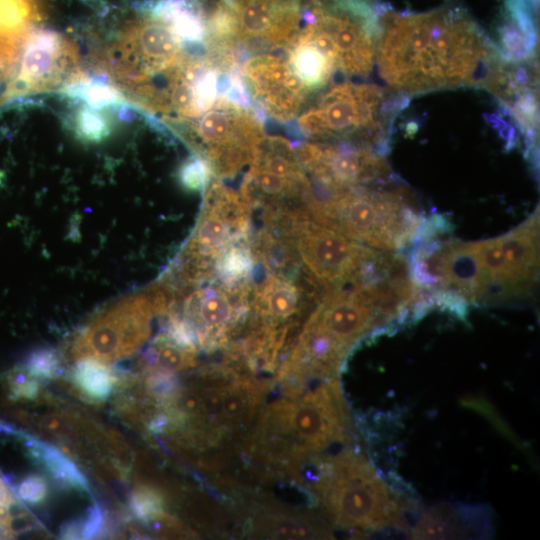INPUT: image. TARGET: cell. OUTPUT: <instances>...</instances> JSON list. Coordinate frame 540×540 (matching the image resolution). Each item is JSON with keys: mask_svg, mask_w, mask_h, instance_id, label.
Listing matches in <instances>:
<instances>
[{"mask_svg": "<svg viewBox=\"0 0 540 540\" xmlns=\"http://www.w3.org/2000/svg\"><path fill=\"white\" fill-rule=\"evenodd\" d=\"M375 60L384 81L402 94L489 89L502 62L495 43L451 4L422 13L382 10Z\"/></svg>", "mask_w": 540, "mask_h": 540, "instance_id": "cell-1", "label": "cell"}, {"mask_svg": "<svg viewBox=\"0 0 540 540\" xmlns=\"http://www.w3.org/2000/svg\"><path fill=\"white\" fill-rule=\"evenodd\" d=\"M395 99V98H394ZM374 84L344 82L330 86L301 111L293 128L315 141H347L388 150L385 126L399 103Z\"/></svg>", "mask_w": 540, "mask_h": 540, "instance_id": "cell-2", "label": "cell"}, {"mask_svg": "<svg viewBox=\"0 0 540 540\" xmlns=\"http://www.w3.org/2000/svg\"><path fill=\"white\" fill-rule=\"evenodd\" d=\"M264 117L220 94L201 115L164 124L217 179L232 178L249 166L264 138Z\"/></svg>", "mask_w": 540, "mask_h": 540, "instance_id": "cell-3", "label": "cell"}, {"mask_svg": "<svg viewBox=\"0 0 540 540\" xmlns=\"http://www.w3.org/2000/svg\"><path fill=\"white\" fill-rule=\"evenodd\" d=\"M315 489L328 513L342 527L405 530L400 516L402 503L359 453L346 450L329 459L325 475Z\"/></svg>", "mask_w": 540, "mask_h": 540, "instance_id": "cell-4", "label": "cell"}, {"mask_svg": "<svg viewBox=\"0 0 540 540\" xmlns=\"http://www.w3.org/2000/svg\"><path fill=\"white\" fill-rule=\"evenodd\" d=\"M307 0H217L206 15L207 41L216 48L272 51L298 33Z\"/></svg>", "mask_w": 540, "mask_h": 540, "instance_id": "cell-5", "label": "cell"}, {"mask_svg": "<svg viewBox=\"0 0 540 540\" xmlns=\"http://www.w3.org/2000/svg\"><path fill=\"white\" fill-rule=\"evenodd\" d=\"M266 224L279 230L285 244L302 263L304 272L328 291L348 283L369 250L317 223L304 207L273 211Z\"/></svg>", "mask_w": 540, "mask_h": 540, "instance_id": "cell-6", "label": "cell"}, {"mask_svg": "<svg viewBox=\"0 0 540 540\" xmlns=\"http://www.w3.org/2000/svg\"><path fill=\"white\" fill-rule=\"evenodd\" d=\"M168 304L161 285L122 299L84 328L74 344L75 357L106 363L132 354L147 340L153 315L165 313Z\"/></svg>", "mask_w": 540, "mask_h": 540, "instance_id": "cell-7", "label": "cell"}, {"mask_svg": "<svg viewBox=\"0 0 540 540\" xmlns=\"http://www.w3.org/2000/svg\"><path fill=\"white\" fill-rule=\"evenodd\" d=\"M305 12L330 39L338 71L365 76L372 70L382 12L373 0H307Z\"/></svg>", "mask_w": 540, "mask_h": 540, "instance_id": "cell-8", "label": "cell"}, {"mask_svg": "<svg viewBox=\"0 0 540 540\" xmlns=\"http://www.w3.org/2000/svg\"><path fill=\"white\" fill-rule=\"evenodd\" d=\"M347 415L334 380H327L297 402H278L262 418L259 437L293 436L305 456L345 441Z\"/></svg>", "mask_w": 540, "mask_h": 540, "instance_id": "cell-9", "label": "cell"}, {"mask_svg": "<svg viewBox=\"0 0 540 540\" xmlns=\"http://www.w3.org/2000/svg\"><path fill=\"white\" fill-rule=\"evenodd\" d=\"M195 284L202 286L183 299L182 312L169 314L183 322L201 347L213 348L227 340V334L250 310L252 286L230 285L221 280L214 285L210 278Z\"/></svg>", "mask_w": 540, "mask_h": 540, "instance_id": "cell-10", "label": "cell"}, {"mask_svg": "<svg viewBox=\"0 0 540 540\" xmlns=\"http://www.w3.org/2000/svg\"><path fill=\"white\" fill-rule=\"evenodd\" d=\"M240 71L253 108L280 123L297 118L311 93L285 55L257 54L246 60Z\"/></svg>", "mask_w": 540, "mask_h": 540, "instance_id": "cell-11", "label": "cell"}, {"mask_svg": "<svg viewBox=\"0 0 540 540\" xmlns=\"http://www.w3.org/2000/svg\"><path fill=\"white\" fill-rule=\"evenodd\" d=\"M306 323L323 331L346 350L378 324L372 309L350 288L329 290Z\"/></svg>", "mask_w": 540, "mask_h": 540, "instance_id": "cell-12", "label": "cell"}, {"mask_svg": "<svg viewBox=\"0 0 540 540\" xmlns=\"http://www.w3.org/2000/svg\"><path fill=\"white\" fill-rule=\"evenodd\" d=\"M270 270L271 273L265 276L260 285L251 288L250 310L262 321L260 331L285 340L286 332L278 326L286 328L294 324L295 318L302 312L304 294L307 293L294 278L292 270Z\"/></svg>", "mask_w": 540, "mask_h": 540, "instance_id": "cell-13", "label": "cell"}, {"mask_svg": "<svg viewBox=\"0 0 540 540\" xmlns=\"http://www.w3.org/2000/svg\"><path fill=\"white\" fill-rule=\"evenodd\" d=\"M491 529L487 507L438 505L423 513L412 536L421 539L483 538Z\"/></svg>", "mask_w": 540, "mask_h": 540, "instance_id": "cell-14", "label": "cell"}, {"mask_svg": "<svg viewBox=\"0 0 540 540\" xmlns=\"http://www.w3.org/2000/svg\"><path fill=\"white\" fill-rule=\"evenodd\" d=\"M539 0H505L502 23L495 44L508 63L528 62L535 57Z\"/></svg>", "mask_w": 540, "mask_h": 540, "instance_id": "cell-15", "label": "cell"}, {"mask_svg": "<svg viewBox=\"0 0 540 540\" xmlns=\"http://www.w3.org/2000/svg\"><path fill=\"white\" fill-rule=\"evenodd\" d=\"M509 281L522 292L535 278L539 265V211L500 236Z\"/></svg>", "mask_w": 540, "mask_h": 540, "instance_id": "cell-16", "label": "cell"}, {"mask_svg": "<svg viewBox=\"0 0 540 540\" xmlns=\"http://www.w3.org/2000/svg\"><path fill=\"white\" fill-rule=\"evenodd\" d=\"M285 49L290 68L310 92L325 87L338 71L330 51L306 25Z\"/></svg>", "mask_w": 540, "mask_h": 540, "instance_id": "cell-17", "label": "cell"}, {"mask_svg": "<svg viewBox=\"0 0 540 540\" xmlns=\"http://www.w3.org/2000/svg\"><path fill=\"white\" fill-rule=\"evenodd\" d=\"M483 278L476 242L448 241L445 248L443 290L455 292L468 303H476Z\"/></svg>", "mask_w": 540, "mask_h": 540, "instance_id": "cell-18", "label": "cell"}, {"mask_svg": "<svg viewBox=\"0 0 540 540\" xmlns=\"http://www.w3.org/2000/svg\"><path fill=\"white\" fill-rule=\"evenodd\" d=\"M447 242L428 240L411 252L407 261L411 282L421 290L437 292L445 286V248Z\"/></svg>", "mask_w": 540, "mask_h": 540, "instance_id": "cell-19", "label": "cell"}, {"mask_svg": "<svg viewBox=\"0 0 540 540\" xmlns=\"http://www.w3.org/2000/svg\"><path fill=\"white\" fill-rule=\"evenodd\" d=\"M43 18L37 0H0V43L23 49L28 34Z\"/></svg>", "mask_w": 540, "mask_h": 540, "instance_id": "cell-20", "label": "cell"}, {"mask_svg": "<svg viewBox=\"0 0 540 540\" xmlns=\"http://www.w3.org/2000/svg\"><path fill=\"white\" fill-rule=\"evenodd\" d=\"M195 354V347L178 342L166 331L154 339L144 356V362L154 372L171 374L192 366Z\"/></svg>", "mask_w": 540, "mask_h": 540, "instance_id": "cell-21", "label": "cell"}, {"mask_svg": "<svg viewBox=\"0 0 540 540\" xmlns=\"http://www.w3.org/2000/svg\"><path fill=\"white\" fill-rule=\"evenodd\" d=\"M31 456L43 463L53 477L74 488L87 490L88 481L81 471L56 448L35 440L29 435H22Z\"/></svg>", "mask_w": 540, "mask_h": 540, "instance_id": "cell-22", "label": "cell"}, {"mask_svg": "<svg viewBox=\"0 0 540 540\" xmlns=\"http://www.w3.org/2000/svg\"><path fill=\"white\" fill-rule=\"evenodd\" d=\"M78 388L94 400H105L113 389L114 375L108 366L97 359L81 358L74 370Z\"/></svg>", "mask_w": 540, "mask_h": 540, "instance_id": "cell-23", "label": "cell"}, {"mask_svg": "<svg viewBox=\"0 0 540 540\" xmlns=\"http://www.w3.org/2000/svg\"><path fill=\"white\" fill-rule=\"evenodd\" d=\"M257 400L251 384L239 382L222 387L223 424L238 425L251 416Z\"/></svg>", "mask_w": 540, "mask_h": 540, "instance_id": "cell-24", "label": "cell"}, {"mask_svg": "<svg viewBox=\"0 0 540 540\" xmlns=\"http://www.w3.org/2000/svg\"><path fill=\"white\" fill-rule=\"evenodd\" d=\"M132 512L141 520L155 519L163 512V500L156 490L140 486L131 495Z\"/></svg>", "mask_w": 540, "mask_h": 540, "instance_id": "cell-25", "label": "cell"}, {"mask_svg": "<svg viewBox=\"0 0 540 540\" xmlns=\"http://www.w3.org/2000/svg\"><path fill=\"white\" fill-rule=\"evenodd\" d=\"M25 369L35 378H53L60 372V357L53 349H38L28 356Z\"/></svg>", "mask_w": 540, "mask_h": 540, "instance_id": "cell-26", "label": "cell"}, {"mask_svg": "<svg viewBox=\"0 0 540 540\" xmlns=\"http://www.w3.org/2000/svg\"><path fill=\"white\" fill-rule=\"evenodd\" d=\"M8 386L13 399L34 400L39 394L38 382L25 368L11 371Z\"/></svg>", "mask_w": 540, "mask_h": 540, "instance_id": "cell-27", "label": "cell"}, {"mask_svg": "<svg viewBox=\"0 0 540 540\" xmlns=\"http://www.w3.org/2000/svg\"><path fill=\"white\" fill-rule=\"evenodd\" d=\"M48 493L45 479L40 475H28L17 486V495L26 503L39 504Z\"/></svg>", "mask_w": 540, "mask_h": 540, "instance_id": "cell-28", "label": "cell"}, {"mask_svg": "<svg viewBox=\"0 0 540 540\" xmlns=\"http://www.w3.org/2000/svg\"><path fill=\"white\" fill-rule=\"evenodd\" d=\"M101 522L102 515L100 508L95 505L82 527V538L89 539L94 537L100 530Z\"/></svg>", "mask_w": 540, "mask_h": 540, "instance_id": "cell-29", "label": "cell"}, {"mask_svg": "<svg viewBox=\"0 0 540 540\" xmlns=\"http://www.w3.org/2000/svg\"><path fill=\"white\" fill-rule=\"evenodd\" d=\"M15 500L11 490L0 478V504H12Z\"/></svg>", "mask_w": 540, "mask_h": 540, "instance_id": "cell-30", "label": "cell"}, {"mask_svg": "<svg viewBox=\"0 0 540 540\" xmlns=\"http://www.w3.org/2000/svg\"><path fill=\"white\" fill-rule=\"evenodd\" d=\"M0 536H4L2 530L0 529ZM1 538V537H0Z\"/></svg>", "mask_w": 540, "mask_h": 540, "instance_id": "cell-31", "label": "cell"}]
</instances>
